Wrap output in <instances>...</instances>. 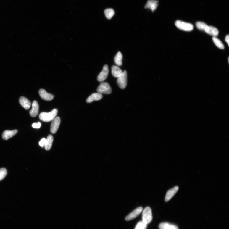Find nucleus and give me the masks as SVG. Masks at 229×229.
<instances>
[{"label": "nucleus", "mask_w": 229, "mask_h": 229, "mask_svg": "<svg viewBox=\"0 0 229 229\" xmlns=\"http://www.w3.org/2000/svg\"><path fill=\"white\" fill-rule=\"evenodd\" d=\"M46 141V139L45 138H43L41 139V141L39 142L40 146L42 147H44Z\"/></svg>", "instance_id": "nucleus-26"}, {"label": "nucleus", "mask_w": 229, "mask_h": 229, "mask_svg": "<svg viewBox=\"0 0 229 229\" xmlns=\"http://www.w3.org/2000/svg\"><path fill=\"white\" fill-rule=\"evenodd\" d=\"M19 101L20 105L25 109L28 110L30 108L31 105L30 101L25 97H21Z\"/></svg>", "instance_id": "nucleus-16"}, {"label": "nucleus", "mask_w": 229, "mask_h": 229, "mask_svg": "<svg viewBox=\"0 0 229 229\" xmlns=\"http://www.w3.org/2000/svg\"><path fill=\"white\" fill-rule=\"evenodd\" d=\"M196 25L199 29L202 31H205V29L207 25L205 23L200 22H197Z\"/></svg>", "instance_id": "nucleus-24"}, {"label": "nucleus", "mask_w": 229, "mask_h": 229, "mask_svg": "<svg viewBox=\"0 0 229 229\" xmlns=\"http://www.w3.org/2000/svg\"><path fill=\"white\" fill-rule=\"evenodd\" d=\"M32 108L30 111V114L33 117H36L39 113V105L37 102L36 101H34L33 102L32 104Z\"/></svg>", "instance_id": "nucleus-13"}, {"label": "nucleus", "mask_w": 229, "mask_h": 229, "mask_svg": "<svg viewBox=\"0 0 229 229\" xmlns=\"http://www.w3.org/2000/svg\"><path fill=\"white\" fill-rule=\"evenodd\" d=\"M127 71L124 70L122 76L118 78L117 81L119 86L121 89L125 88L127 84Z\"/></svg>", "instance_id": "nucleus-5"}, {"label": "nucleus", "mask_w": 229, "mask_h": 229, "mask_svg": "<svg viewBox=\"0 0 229 229\" xmlns=\"http://www.w3.org/2000/svg\"><path fill=\"white\" fill-rule=\"evenodd\" d=\"M159 1L157 0H148L145 6V9H149L154 12L158 6Z\"/></svg>", "instance_id": "nucleus-9"}, {"label": "nucleus", "mask_w": 229, "mask_h": 229, "mask_svg": "<svg viewBox=\"0 0 229 229\" xmlns=\"http://www.w3.org/2000/svg\"><path fill=\"white\" fill-rule=\"evenodd\" d=\"M58 112V109H55L49 113L42 112L40 114L39 118L42 121L46 122H50L56 117Z\"/></svg>", "instance_id": "nucleus-1"}, {"label": "nucleus", "mask_w": 229, "mask_h": 229, "mask_svg": "<svg viewBox=\"0 0 229 229\" xmlns=\"http://www.w3.org/2000/svg\"><path fill=\"white\" fill-rule=\"evenodd\" d=\"M97 92L101 94H109L112 93V89L107 82L101 83L97 89Z\"/></svg>", "instance_id": "nucleus-4"}, {"label": "nucleus", "mask_w": 229, "mask_h": 229, "mask_svg": "<svg viewBox=\"0 0 229 229\" xmlns=\"http://www.w3.org/2000/svg\"><path fill=\"white\" fill-rule=\"evenodd\" d=\"M122 55L120 52H118L114 57V60L117 65L121 66L122 65Z\"/></svg>", "instance_id": "nucleus-20"}, {"label": "nucleus", "mask_w": 229, "mask_h": 229, "mask_svg": "<svg viewBox=\"0 0 229 229\" xmlns=\"http://www.w3.org/2000/svg\"><path fill=\"white\" fill-rule=\"evenodd\" d=\"M109 70L108 66L105 65L103 68V70L99 74L97 80L99 82H103L107 79L109 74Z\"/></svg>", "instance_id": "nucleus-7"}, {"label": "nucleus", "mask_w": 229, "mask_h": 229, "mask_svg": "<svg viewBox=\"0 0 229 229\" xmlns=\"http://www.w3.org/2000/svg\"><path fill=\"white\" fill-rule=\"evenodd\" d=\"M215 44L219 48L223 49L225 47L222 42L216 37H214L212 38Z\"/></svg>", "instance_id": "nucleus-22"}, {"label": "nucleus", "mask_w": 229, "mask_h": 229, "mask_svg": "<svg viewBox=\"0 0 229 229\" xmlns=\"http://www.w3.org/2000/svg\"><path fill=\"white\" fill-rule=\"evenodd\" d=\"M41 126V124L40 122H38V123H34L32 126L33 128L39 129L40 128Z\"/></svg>", "instance_id": "nucleus-27"}, {"label": "nucleus", "mask_w": 229, "mask_h": 229, "mask_svg": "<svg viewBox=\"0 0 229 229\" xmlns=\"http://www.w3.org/2000/svg\"><path fill=\"white\" fill-rule=\"evenodd\" d=\"M178 190H179V187L178 186H175L174 188L169 190L165 196V201L168 202L177 193Z\"/></svg>", "instance_id": "nucleus-11"}, {"label": "nucleus", "mask_w": 229, "mask_h": 229, "mask_svg": "<svg viewBox=\"0 0 229 229\" xmlns=\"http://www.w3.org/2000/svg\"><path fill=\"white\" fill-rule=\"evenodd\" d=\"M225 40L227 43L228 46H229V35H227L225 38Z\"/></svg>", "instance_id": "nucleus-28"}, {"label": "nucleus", "mask_w": 229, "mask_h": 229, "mask_svg": "<svg viewBox=\"0 0 229 229\" xmlns=\"http://www.w3.org/2000/svg\"><path fill=\"white\" fill-rule=\"evenodd\" d=\"M142 221L145 223L149 224L152 221V211L150 207H146L144 209L142 213Z\"/></svg>", "instance_id": "nucleus-3"}, {"label": "nucleus", "mask_w": 229, "mask_h": 229, "mask_svg": "<svg viewBox=\"0 0 229 229\" xmlns=\"http://www.w3.org/2000/svg\"><path fill=\"white\" fill-rule=\"evenodd\" d=\"M39 93L41 98L45 101H51L54 98L53 95L47 93L44 89H40Z\"/></svg>", "instance_id": "nucleus-10"}, {"label": "nucleus", "mask_w": 229, "mask_h": 229, "mask_svg": "<svg viewBox=\"0 0 229 229\" xmlns=\"http://www.w3.org/2000/svg\"><path fill=\"white\" fill-rule=\"evenodd\" d=\"M175 25L178 29L182 31L189 32L192 31L194 29L193 25L192 24L180 20L176 21Z\"/></svg>", "instance_id": "nucleus-2"}, {"label": "nucleus", "mask_w": 229, "mask_h": 229, "mask_svg": "<svg viewBox=\"0 0 229 229\" xmlns=\"http://www.w3.org/2000/svg\"><path fill=\"white\" fill-rule=\"evenodd\" d=\"M104 14L106 18L110 20L112 19L115 14V12H114V10L112 8H108V9L105 10Z\"/></svg>", "instance_id": "nucleus-21"}, {"label": "nucleus", "mask_w": 229, "mask_h": 229, "mask_svg": "<svg viewBox=\"0 0 229 229\" xmlns=\"http://www.w3.org/2000/svg\"><path fill=\"white\" fill-rule=\"evenodd\" d=\"M143 210V208L142 207L137 208L126 216L125 220L126 221H129L137 217L141 213Z\"/></svg>", "instance_id": "nucleus-8"}, {"label": "nucleus", "mask_w": 229, "mask_h": 229, "mask_svg": "<svg viewBox=\"0 0 229 229\" xmlns=\"http://www.w3.org/2000/svg\"><path fill=\"white\" fill-rule=\"evenodd\" d=\"M112 73L114 77L118 78L122 75L123 72L118 66L113 65L112 67Z\"/></svg>", "instance_id": "nucleus-15"}, {"label": "nucleus", "mask_w": 229, "mask_h": 229, "mask_svg": "<svg viewBox=\"0 0 229 229\" xmlns=\"http://www.w3.org/2000/svg\"><path fill=\"white\" fill-rule=\"evenodd\" d=\"M54 138L52 135H48L47 138L46 139V141L44 146L45 149L46 151L49 150L51 148Z\"/></svg>", "instance_id": "nucleus-18"}, {"label": "nucleus", "mask_w": 229, "mask_h": 229, "mask_svg": "<svg viewBox=\"0 0 229 229\" xmlns=\"http://www.w3.org/2000/svg\"><path fill=\"white\" fill-rule=\"evenodd\" d=\"M7 174V171L5 168L0 169V181L3 180Z\"/></svg>", "instance_id": "nucleus-25"}, {"label": "nucleus", "mask_w": 229, "mask_h": 229, "mask_svg": "<svg viewBox=\"0 0 229 229\" xmlns=\"http://www.w3.org/2000/svg\"><path fill=\"white\" fill-rule=\"evenodd\" d=\"M17 130H7L4 131L2 134V138L4 140H7L14 136L18 133Z\"/></svg>", "instance_id": "nucleus-17"}, {"label": "nucleus", "mask_w": 229, "mask_h": 229, "mask_svg": "<svg viewBox=\"0 0 229 229\" xmlns=\"http://www.w3.org/2000/svg\"><path fill=\"white\" fill-rule=\"evenodd\" d=\"M61 122L60 118L57 117L52 121L51 125L50 131L52 134L56 133L60 126Z\"/></svg>", "instance_id": "nucleus-6"}, {"label": "nucleus", "mask_w": 229, "mask_h": 229, "mask_svg": "<svg viewBox=\"0 0 229 229\" xmlns=\"http://www.w3.org/2000/svg\"><path fill=\"white\" fill-rule=\"evenodd\" d=\"M147 227V224L142 221H139L137 224L135 229H146Z\"/></svg>", "instance_id": "nucleus-23"}, {"label": "nucleus", "mask_w": 229, "mask_h": 229, "mask_svg": "<svg viewBox=\"0 0 229 229\" xmlns=\"http://www.w3.org/2000/svg\"><path fill=\"white\" fill-rule=\"evenodd\" d=\"M103 97V95L99 93H94L92 94L86 100L88 103H91L93 101H99L101 100Z\"/></svg>", "instance_id": "nucleus-14"}, {"label": "nucleus", "mask_w": 229, "mask_h": 229, "mask_svg": "<svg viewBox=\"0 0 229 229\" xmlns=\"http://www.w3.org/2000/svg\"><path fill=\"white\" fill-rule=\"evenodd\" d=\"M159 229H179L175 225L167 222L161 223L159 225Z\"/></svg>", "instance_id": "nucleus-19"}, {"label": "nucleus", "mask_w": 229, "mask_h": 229, "mask_svg": "<svg viewBox=\"0 0 229 229\" xmlns=\"http://www.w3.org/2000/svg\"><path fill=\"white\" fill-rule=\"evenodd\" d=\"M208 34L214 37L217 36L219 34V32L218 29L213 26H207L205 29L204 31Z\"/></svg>", "instance_id": "nucleus-12"}]
</instances>
